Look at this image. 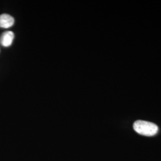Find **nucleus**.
Returning a JSON list of instances; mask_svg holds the SVG:
<instances>
[{"mask_svg": "<svg viewBox=\"0 0 161 161\" xmlns=\"http://www.w3.org/2000/svg\"><path fill=\"white\" fill-rule=\"evenodd\" d=\"M14 38V34L12 31H6L4 32L0 38V42L4 47H9L12 45Z\"/></svg>", "mask_w": 161, "mask_h": 161, "instance_id": "3", "label": "nucleus"}, {"mask_svg": "<svg viewBox=\"0 0 161 161\" xmlns=\"http://www.w3.org/2000/svg\"><path fill=\"white\" fill-rule=\"evenodd\" d=\"M14 23V19L12 16L8 14H2L0 15V28H9Z\"/></svg>", "mask_w": 161, "mask_h": 161, "instance_id": "2", "label": "nucleus"}, {"mask_svg": "<svg viewBox=\"0 0 161 161\" xmlns=\"http://www.w3.org/2000/svg\"><path fill=\"white\" fill-rule=\"evenodd\" d=\"M133 128L138 134L145 136H153L158 131V127L155 124L148 121H136L134 123Z\"/></svg>", "mask_w": 161, "mask_h": 161, "instance_id": "1", "label": "nucleus"}]
</instances>
